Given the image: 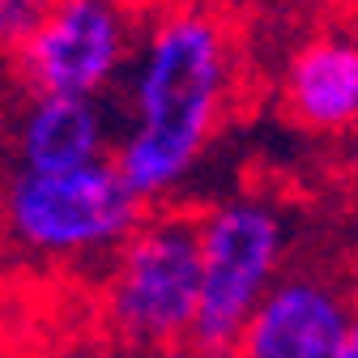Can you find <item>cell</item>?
Returning a JSON list of instances; mask_svg holds the SVG:
<instances>
[{
  "label": "cell",
  "mask_w": 358,
  "mask_h": 358,
  "mask_svg": "<svg viewBox=\"0 0 358 358\" xmlns=\"http://www.w3.org/2000/svg\"><path fill=\"white\" fill-rule=\"evenodd\" d=\"M239 94V43L227 13L171 0L145 13L120 85L115 166L145 205H175L217 145Z\"/></svg>",
  "instance_id": "6da1fadb"
},
{
  "label": "cell",
  "mask_w": 358,
  "mask_h": 358,
  "mask_svg": "<svg viewBox=\"0 0 358 358\" xmlns=\"http://www.w3.org/2000/svg\"><path fill=\"white\" fill-rule=\"evenodd\" d=\"M201 311V227L192 205H154L99 278V324L132 358L184 345Z\"/></svg>",
  "instance_id": "7a4b0ae2"
},
{
  "label": "cell",
  "mask_w": 358,
  "mask_h": 358,
  "mask_svg": "<svg viewBox=\"0 0 358 358\" xmlns=\"http://www.w3.org/2000/svg\"><path fill=\"white\" fill-rule=\"evenodd\" d=\"M196 227L201 311L192 341L213 358H231L252 311L294 264L299 227L290 205L268 188H235L196 205Z\"/></svg>",
  "instance_id": "3957f363"
},
{
  "label": "cell",
  "mask_w": 358,
  "mask_h": 358,
  "mask_svg": "<svg viewBox=\"0 0 358 358\" xmlns=\"http://www.w3.org/2000/svg\"><path fill=\"white\" fill-rule=\"evenodd\" d=\"M150 209L115 158L73 171L9 166L0 175V235L22 256L52 264H107Z\"/></svg>",
  "instance_id": "277c9868"
},
{
  "label": "cell",
  "mask_w": 358,
  "mask_h": 358,
  "mask_svg": "<svg viewBox=\"0 0 358 358\" xmlns=\"http://www.w3.org/2000/svg\"><path fill=\"white\" fill-rule=\"evenodd\" d=\"M141 22L132 0H60L13 56V73L30 94L111 99L137 56Z\"/></svg>",
  "instance_id": "5b68a950"
},
{
  "label": "cell",
  "mask_w": 358,
  "mask_h": 358,
  "mask_svg": "<svg viewBox=\"0 0 358 358\" xmlns=\"http://www.w3.org/2000/svg\"><path fill=\"white\" fill-rule=\"evenodd\" d=\"M358 268L333 256H294L239 333L231 358H358Z\"/></svg>",
  "instance_id": "8992f818"
},
{
  "label": "cell",
  "mask_w": 358,
  "mask_h": 358,
  "mask_svg": "<svg viewBox=\"0 0 358 358\" xmlns=\"http://www.w3.org/2000/svg\"><path fill=\"white\" fill-rule=\"evenodd\" d=\"M278 103L290 128L316 141H354L358 137V22L337 17L303 38L278 73Z\"/></svg>",
  "instance_id": "52a82bcc"
},
{
  "label": "cell",
  "mask_w": 358,
  "mask_h": 358,
  "mask_svg": "<svg viewBox=\"0 0 358 358\" xmlns=\"http://www.w3.org/2000/svg\"><path fill=\"white\" fill-rule=\"evenodd\" d=\"M115 103L81 94H30L13 120L9 166L26 171H73L115 154Z\"/></svg>",
  "instance_id": "ba28073f"
},
{
  "label": "cell",
  "mask_w": 358,
  "mask_h": 358,
  "mask_svg": "<svg viewBox=\"0 0 358 358\" xmlns=\"http://www.w3.org/2000/svg\"><path fill=\"white\" fill-rule=\"evenodd\" d=\"M60 0H0V56H17L26 43L43 30Z\"/></svg>",
  "instance_id": "9c48e42d"
},
{
  "label": "cell",
  "mask_w": 358,
  "mask_h": 358,
  "mask_svg": "<svg viewBox=\"0 0 358 358\" xmlns=\"http://www.w3.org/2000/svg\"><path fill=\"white\" fill-rule=\"evenodd\" d=\"M48 358H132V354L120 350L111 337H73V341L56 345Z\"/></svg>",
  "instance_id": "30bf717a"
},
{
  "label": "cell",
  "mask_w": 358,
  "mask_h": 358,
  "mask_svg": "<svg viewBox=\"0 0 358 358\" xmlns=\"http://www.w3.org/2000/svg\"><path fill=\"white\" fill-rule=\"evenodd\" d=\"M145 358H213V354H205L196 341H184V345H166V350H154V354H145Z\"/></svg>",
  "instance_id": "8fae6325"
},
{
  "label": "cell",
  "mask_w": 358,
  "mask_h": 358,
  "mask_svg": "<svg viewBox=\"0 0 358 358\" xmlns=\"http://www.w3.org/2000/svg\"><path fill=\"white\" fill-rule=\"evenodd\" d=\"M324 5H341V9H350V5H358V0H324Z\"/></svg>",
  "instance_id": "7c38bea8"
},
{
  "label": "cell",
  "mask_w": 358,
  "mask_h": 358,
  "mask_svg": "<svg viewBox=\"0 0 358 358\" xmlns=\"http://www.w3.org/2000/svg\"><path fill=\"white\" fill-rule=\"evenodd\" d=\"M354 341H358V299H354Z\"/></svg>",
  "instance_id": "4fadbf2b"
},
{
  "label": "cell",
  "mask_w": 358,
  "mask_h": 358,
  "mask_svg": "<svg viewBox=\"0 0 358 358\" xmlns=\"http://www.w3.org/2000/svg\"><path fill=\"white\" fill-rule=\"evenodd\" d=\"M354 205H358V184H354Z\"/></svg>",
  "instance_id": "5bb4252c"
}]
</instances>
